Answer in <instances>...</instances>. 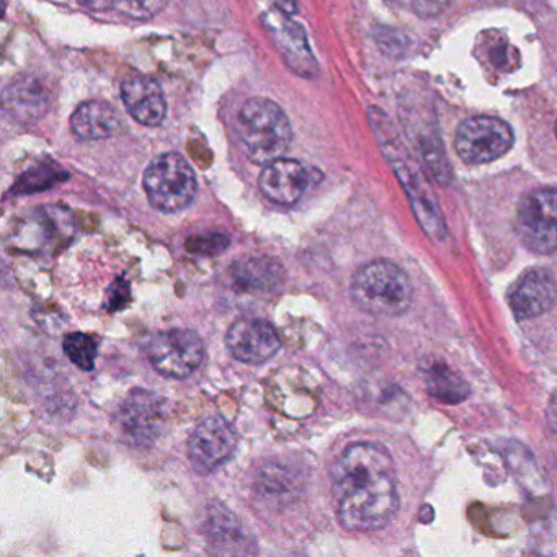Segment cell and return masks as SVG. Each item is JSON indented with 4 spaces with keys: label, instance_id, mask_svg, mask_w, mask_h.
Wrapping results in <instances>:
<instances>
[{
    "label": "cell",
    "instance_id": "1",
    "mask_svg": "<svg viewBox=\"0 0 557 557\" xmlns=\"http://www.w3.org/2000/svg\"><path fill=\"white\" fill-rule=\"evenodd\" d=\"M332 482L345 530H381L399 510L393 458L377 443L348 446L332 469Z\"/></svg>",
    "mask_w": 557,
    "mask_h": 557
},
{
    "label": "cell",
    "instance_id": "2",
    "mask_svg": "<svg viewBox=\"0 0 557 557\" xmlns=\"http://www.w3.org/2000/svg\"><path fill=\"white\" fill-rule=\"evenodd\" d=\"M368 115H370L371 126L376 133L381 149H383L384 156L389 159L397 177L403 182L404 188L409 195L413 213H416L419 223L422 224L423 231L432 239H443L446 236V226L442 213H440L438 205H436L430 188L426 187L422 175L417 171L413 162H410L409 154H407L400 138H397L396 129L391 125L389 119L377 109H370Z\"/></svg>",
    "mask_w": 557,
    "mask_h": 557
},
{
    "label": "cell",
    "instance_id": "3",
    "mask_svg": "<svg viewBox=\"0 0 557 557\" xmlns=\"http://www.w3.org/2000/svg\"><path fill=\"white\" fill-rule=\"evenodd\" d=\"M237 136L253 164L267 165L283 158L293 139L292 123L273 100H247L237 115Z\"/></svg>",
    "mask_w": 557,
    "mask_h": 557
},
{
    "label": "cell",
    "instance_id": "4",
    "mask_svg": "<svg viewBox=\"0 0 557 557\" xmlns=\"http://www.w3.org/2000/svg\"><path fill=\"white\" fill-rule=\"evenodd\" d=\"M351 299L361 311L376 318H397L412 305V283L396 263L376 260L355 273Z\"/></svg>",
    "mask_w": 557,
    "mask_h": 557
},
{
    "label": "cell",
    "instance_id": "5",
    "mask_svg": "<svg viewBox=\"0 0 557 557\" xmlns=\"http://www.w3.org/2000/svg\"><path fill=\"white\" fill-rule=\"evenodd\" d=\"M145 190L156 210L177 213L197 197V175L184 156L165 152L146 169Z\"/></svg>",
    "mask_w": 557,
    "mask_h": 557
},
{
    "label": "cell",
    "instance_id": "6",
    "mask_svg": "<svg viewBox=\"0 0 557 557\" xmlns=\"http://www.w3.org/2000/svg\"><path fill=\"white\" fill-rule=\"evenodd\" d=\"M517 234L524 247L533 252H556V188H540L523 198L517 213Z\"/></svg>",
    "mask_w": 557,
    "mask_h": 557
},
{
    "label": "cell",
    "instance_id": "7",
    "mask_svg": "<svg viewBox=\"0 0 557 557\" xmlns=\"http://www.w3.org/2000/svg\"><path fill=\"white\" fill-rule=\"evenodd\" d=\"M513 145L508 123L494 116L466 120L456 133L455 149L466 164H487L502 158Z\"/></svg>",
    "mask_w": 557,
    "mask_h": 557
},
{
    "label": "cell",
    "instance_id": "8",
    "mask_svg": "<svg viewBox=\"0 0 557 557\" xmlns=\"http://www.w3.org/2000/svg\"><path fill=\"white\" fill-rule=\"evenodd\" d=\"M148 358L159 373L182 380L200 368L205 345L197 332L172 329L161 332L149 342Z\"/></svg>",
    "mask_w": 557,
    "mask_h": 557
},
{
    "label": "cell",
    "instance_id": "9",
    "mask_svg": "<svg viewBox=\"0 0 557 557\" xmlns=\"http://www.w3.org/2000/svg\"><path fill=\"white\" fill-rule=\"evenodd\" d=\"M237 445L236 430L224 417L205 419L188 440L191 465L200 474L214 471L233 456Z\"/></svg>",
    "mask_w": 557,
    "mask_h": 557
},
{
    "label": "cell",
    "instance_id": "10",
    "mask_svg": "<svg viewBox=\"0 0 557 557\" xmlns=\"http://www.w3.org/2000/svg\"><path fill=\"white\" fill-rule=\"evenodd\" d=\"M231 355L243 363L262 364L278 351V332L265 319L240 318L226 334Z\"/></svg>",
    "mask_w": 557,
    "mask_h": 557
},
{
    "label": "cell",
    "instance_id": "11",
    "mask_svg": "<svg viewBox=\"0 0 557 557\" xmlns=\"http://www.w3.org/2000/svg\"><path fill=\"white\" fill-rule=\"evenodd\" d=\"M262 22L289 70L302 77H314L318 73V63L312 57L305 30L293 22L289 15L276 9L267 12Z\"/></svg>",
    "mask_w": 557,
    "mask_h": 557
},
{
    "label": "cell",
    "instance_id": "12",
    "mask_svg": "<svg viewBox=\"0 0 557 557\" xmlns=\"http://www.w3.org/2000/svg\"><path fill=\"white\" fill-rule=\"evenodd\" d=\"M119 426L133 445H148L159 436L164 422L162 404L146 391H135L120 407Z\"/></svg>",
    "mask_w": 557,
    "mask_h": 557
},
{
    "label": "cell",
    "instance_id": "13",
    "mask_svg": "<svg viewBox=\"0 0 557 557\" xmlns=\"http://www.w3.org/2000/svg\"><path fill=\"white\" fill-rule=\"evenodd\" d=\"M557 298V283L546 269H531L520 276L508 296L517 321L540 318L553 308Z\"/></svg>",
    "mask_w": 557,
    "mask_h": 557
},
{
    "label": "cell",
    "instance_id": "14",
    "mask_svg": "<svg viewBox=\"0 0 557 557\" xmlns=\"http://www.w3.org/2000/svg\"><path fill=\"white\" fill-rule=\"evenodd\" d=\"M311 182V172L301 162L280 158L263 165L259 187L273 203L292 207L301 200Z\"/></svg>",
    "mask_w": 557,
    "mask_h": 557
},
{
    "label": "cell",
    "instance_id": "15",
    "mask_svg": "<svg viewBox=\"0 0 557 557\" xmlns=\"http://www.w3.org/2000/svg\"><path fill=\"white\" fill-rule=\"evenodd\" d=\"M122 99L129 115L145 126H159L168 113L164 92L149 77H129L122 84Z\"/></svg>",
    "mask_w": 557,
    "mask_h": 557
},
{
    "label": "cell",
    "instance_id": "16",
    "mask_svg": "<svg viewBox=\"0 0 557 557\" xmlns=\"http://www.w3.org/2000/svg\"><path fill=\"white\" fill-rule=\"evenodd\" d=\"M120 115L109 103L90 102L83 103L71 116V128L74 135L84 141H100L112 138L119 133Z\"/></svg>",
    "mask_w": 557,
    "mask_h": 557
},
{
    "label": "cell",
    "instance_id": "17",
    "mask_svg": "<svg viewBox=\"0 0 557 557\" xmlns=\"http://www.w3.org/2000/svg\"><path fill=\"white\" fill-rule=\"evenodd\" d=\"M231 278L240 292L269 293L282 283L283 269L270 257H244L231 267Z\"/></svg>",
    "mask_w": 557,
    "mask_h": 557
},
{
    "label": "cell",
    "instance_id": "18",
    "mask_svg": "<svg viewBox=\"0 0 557 557\" xmlns=\"http://www.w3.org/2000/svg\"><path fill=\"white\" fill-rule=\"evenodd\" d=\"M5 103L12 115L22 116V119L41 116L44 113L41 110L47 109L48 106V94L38 81H17L5 90Z\"/></svg>",
    "mask_w": 557,
    "mask_h": 557
},
{
    "label": "cell",
    "instance_id": "19",
    "mask_svg": "<svg viewBox=\"0 0 557 557\" xmlns=\"http://www.w3.org/2000/svg\"><path fill=\"white\" fill-rule=\"evenodd\" d=\"M423 377L426 391L440 403L458 404L468 397V384L440 361L426 367Z\"/></svg>",
    "mask_w": 557,
    "mask_h": 557
},
{
    "label": "cell",
    "instance_id": "20",
    "mask_svg": "<svg viewBox=\"0 0 557 557\" xmlns=\"http://www.w3.org/2000/svg\"><path fill=\"white\" fill-rule=\"evenodd\" d=\"M208 540L213 546L220 547V553L234 554L239 553L236 546H246V536L243 534V530L237 527L236 521L233 518L227 517H213L208 520Z\"/></svg>",
    "mask_w": 557,
    "mask_h": 557
},
{
    "label": "cell",
    "instance_id": "21",
    "mask_svg": "<svg viewBox=\"0 0 557 557\" xmlns=\"http://www.w3.org/2000/svg\"><path fill=\"white\" fill-rule=\"evenodd\" d=\"M64 354L76 367L84 371L96 368L97 342L86 334H70L64 338Z\"/></svg>",
    "mask_w": 557,
    "mask_h": 557
},
{
    "label": "cell",
    "instance_id": "22",
    "mask_svg": "<svg viewBox=\"0 0 557 557\" xmlns=\"http://www.w3.org/2000/svg\"><path fill=\"white\" fill-rule=\"evenodd\" d=\"M169 0H113V9L135 21H151L161 14Z\"/></svg>",
    "mask_w": 557,
    "mask_h": 557
},
{
    "label": "cell",
    "instance_id": "23",
    "mask_svg": "<svg viewBox=\"0 0 557 557\" xmlns=\"http://www.w3.org/2000/svg\"><path fill=\"white\" fill-rule=\"evenodd\" d=\"M230 246V239L223 234H210L205 237H194L188 239L187 249L191 253L197 256H218V253L224 252Z\"/></svg>",
    "mask_w": 557,
    "mask_h": 557
},
{
    "label": "cell",
    "instance_id": "24",
    "mask_svg": "<svg viewBox=\"0 0 557 557\" xmlns=\"http://www.w3.org/2000/svg\"><path fill=\"white\" fill-rule=\"evenodd\" d=\"M420 17H435L448 8L451 0H399Z\"/></svg>",
    "mask_w": 557,
    "mask_h": 557
},
{
    "label": "cell",
    "instance_id": "25",
    "mask_svg": "<svg viewBox=\"0 0 557 557\" xmlns=\"http://www.w3.org/2000/svg\"><path fill=\"white\" fill-rule=\"evenodd\" d=\"M129 299H132V292H129L128 282L123 278L115 280L109 292L107 308L110 311H122L128 306Z\"/></svg>",
    "mask_w": 557,
    "mask_h": 557
},
{
    "label": "cell",
    "instance_id": "26",
    "mask_svg": "<svg viewBox=\"0 0 557 557\" xmlns=\"http://www.w3.org/2000/svg\"><path fill=\"white\" fill-rule=\"evenodd\" d=\"M77 2L92 12H106L113 9V0H77Z\"/></svg>",
    "mask_w": 557,
    "mask_h": 557
},
{
    "label": "cell",
    "instance_id": "27",
    "mask_svg": "<svg viewBox=\"0 0 557 557\" xmlns=\"http://www.w3.org/2000/svg\"><path fill=\"white\" fill-rule=\"evenodd\" d=\"M273 5H275L276 11L283 12V14L295 15L298 12V4H296V0H270Z\"/></svg>",
    "mask_w": 557,
    "mask_h": 557
},
{
    "label": "cell",
    "instance_id": "28",
    "mask_svg": "<svg viewBox=\"0 0 557 557\" xmlns=\"http://www.w3.org/2000/svg\"><path fill=\"white\" fill-rule=\"evenodd\" d=\"M547 419H549L553 429L557 430V393H554L553 399H550L549 409H547Z\"/></svg>",
    "mask_w": 557,
    "mask_h": 557
},
{
    "label": "cell",
    "instance_id": "29",
    "mask_svg": "<svg viewBox=\"0 0 557 557\" xmlns=\"http://www.w3.org/2000/svg\"><path fill=\"white\" fill-rule=\"evenodd\" d=\"M556 135H557V125H556Z\"/></svg>",
    "mask_w": 557,
    "mask_h": 557
}]
</instances>
